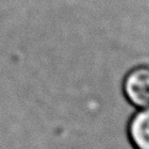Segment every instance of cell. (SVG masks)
<instances>
[{"instance_id":"6da1fadb","label":"cell","mask_w":149,"mask_h":149,"mask_svg":"<svg viewBox=\"0 0 149 149\" xmlns=\"http://www.w3.org/2000/svg\"><path fill=\"white\" fill-rule=\"evenodd\" d=\"M123 93L137 107L149 109V64L133 68L125 78Z\"/></svg>"},{"instance_id":"7a4b0ae2","label":"cell","mask_w":149,"mask_h":149,"mask_svg":"<svg viewBox=\"0 0 149 149\" xmlns=\"http://www.w3.org/2000/svg\"><path fill=\"white\" fill-rule=\"evenodd\" d=\"M128 133L132 146L136 149H149V109L133 117Z\"/></svg>"}]
</instances>
